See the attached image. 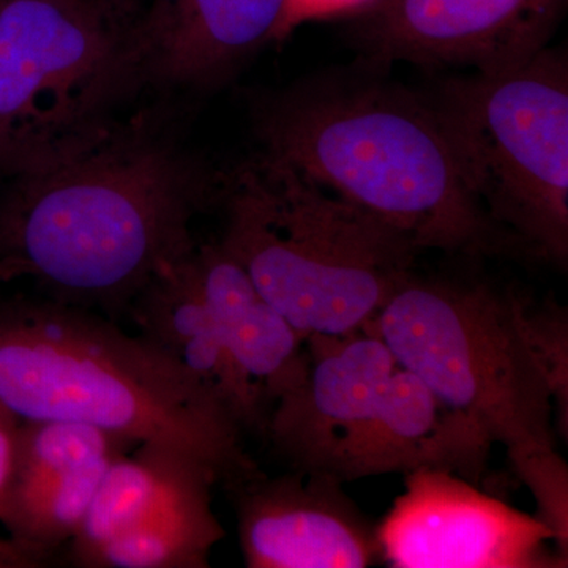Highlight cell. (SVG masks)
<instances>
[{"label": "cell", "mask_w": 568, "mask_h": 568, "mask_svg": "<svg viewBox=\"0 0 568 568\" xmlns=\"http://www.w3.org/2000/svg\"><path fill=\"white\" fill-rule=\"evenodd\" d=\"M263 152L372 213L417 248L470 260L537 261L489 219L425 93L354 59L256 106Z\"/></svg>", "instance_id": "6da1fadb"}, {"label": "cell", "mask_w": 568, "mask_h": 568, "mask_svg": "<svg viewBox=\"0 0 568 568\" xmlns=\"http://www.w3.org/2000/svg\"><path fill=\"white\" fill-rule=\"evenodd\" d=\"M0 204V260L20 261L48 297L126 315L163 264L192 252L211 175L144 122L17 175Z\"/></svg>", "instance_id": "7a4b0ae2"}, {"label": "cell", "mask_w": 568, "mask_h": 568, "mask_svg": "<svg viewBox=\"0 0 568 568\" xmlns=\"http://www.w3.org/2000/svg\"><path fill=\"white\" fill-rule=\"evenodd\" d=\"M0 406L20 422L181 448L223 487L260 469L242 426L189 369L111 317L51 297L0 306Z\"/></svg>", "instance_id": "3957f363"}, {"label": "cell", "mask_w": 568, "mask_h": 568, "mask_svg": "<svg viewBox=\"0 0 568 568\" xmlns=\"http://www.w3.org/2000/svg\"><path fill=\"white\" fill-rule=\"evenodd\" d=\"M219 245L302 338L364 331L417 248L372 213L261 151L227 175Z\"/></svg>", "instance_id": "277c9868"}, {"label": "cell", "mask_w": 568, "mask_h": 568, "mask_svg": "<svg viewBox=\"0 0 568 568\" xmlns=\"http://www.w3.org/2000/svg\"><path fill=\"white\" fill-rule=\"evenodd\" d=\"M523 308L510 287L413 274L362 332L510 455L555 447V399Z\"/></svg>", "instance_id": "5b68a950"}, {"label": "cell", "mask_w": 568, "mask_h": 568, "mask_svg": "<svg viewBox=\"0 0 568 568\" xmlns=\"http://www.w3.org/2000/svg\"><path fill=\"white\" fill-rule=\"evenodd\" d=\"M425 95L489 219L537 261L566 268V48H545L506 70L448 77Z\"/></svg>", "instance_id": "8992f818"}, {"label": "cell", "mask_w": 568, "mask_h": 568, "mask_svg": "<svg viewBox=\"0 0 568 568\" xmlns=\"http://www.w3.org/2000/svg\"><path fill=\"white\" fill-rule=\"evenodd\" d=\"M142 73L140 31H123L103 0H0V174L102 138Z\"/></svg>", "instance_id": "52a82bcc"}, {"label": "cell", "mask_w": 568, "mask_h": 568, "mask_svg": "<svg viewBox=\"0 0 568 568\" xmlns=\"http://www.w3.org/2000/svg\"><path fill=\"white\" fill-rule=\"evenodd\" d=\"M219 477L181 448L141 443L111 463L61 555L80 568H207L226 532L212 507Z\"/></svg>", "instance_id": "ba28073f"}, {"label": "cell", "mask_w": 568, "mask_h": 568, "mask_svg": "<svg viewBox=\"0 0 568 568\" xmlns=\"http://www.w3.org/2000/svg\"><path fill=\"white\" fill-rule=\"evenodd\" d=\"M568 0H365L349 13L355 59L390 70L470 69L489 73L519 65L549 47Z\"/></svg>", "instance_id": "9c48e42d"}, {"label": "cell", "mask_w": 568, "mask_h": 568, "mask_svg": "<svg viewBox=\"0 0 568 568\" xmlns=\"http://www.w3.org/2000/svg\"><path fill=\"white\" fill-rule=\"evenodd\" d=\"M405 493L376 525L381 562L395 568H556L551 530L537 517L446 469L405 474Z\"/></svg>", "instance_id": "30bf717a"}, {"label": "cell", "mask_w": 568, "mask_h": 568, "mask_svg": "<svg viewBox=\"0 0 568 568\" xmlns=\"http://www.w3.org/2000/svg\"><path fill=\"white\" fill-rule=\"evenodd\" d=\"M338 478L264 470L224 485L250 568H365L381 562L376 525L345 495Z\"/></svg>", "instance_id": "8fae6325"}, {"label": "cell", "mask_w": 568, "mask_h": 568, "mask_svg": "<svg viewBox=\"0 0 568 568\" xmlns=\"http://www.w3.org/2000/svg\"><path fill=\"white\" fill-rule=\"evenodd\" d=\"M306 354L304 376L276 399L264 433L293 469L325 474L398 365L368 332L306 339Z\"/></svg>", "instance_id": "7c38bea8"}, {"label": "cell", "mask_w": 568, "mask_h": 568, "mask_svg": "<svg viewBox=\"0 0 568 568\" xmlns=\"http://www.w3.org/2000/svg\"><path fill=\"white\" fill-rule=\"evenodd\" d=\"M491 447L476 426L448 409L417 376L396 366L327 474L345 484L437 467L478 484L487 473Z\"/></svg>", "instance_id": "4fadbf2b"}, {"label": "cell", "mask_w": 568, "mask_h": 568, "mask_svg": "<svg viewBox=\"0 0 568 568\" xmlns=\"http://www.w3.org/2000/svg\"><path fill=\"white\" fill-rule=\"evenodd\" d=\"M293 0H173L140 31L145 73L179 85L219 84L293 28Z\"/></svg>", "instance_id": "5bb4252c"}, {"label": "cell", "mask_w": 568, "mask_h": 568, "mask_svg": "<svg viewBox=\"0 0 568 568\" xmlns=\"http://www.w3.org/2000/svg\"><path fill=\"white\" fill-rule=\"evenodd\" d=\"M194 248L163 264L133 298L126 315L142 336L219 396L242 429L264 433L267 403L235 364L205 304L194 267Z\"/></svg>", "instance_id": "9a60e30c"}, {"label": "cell", "mask_w": 568, "mask_h": 568, "mask_svg": "<svg viewBox=\"0 0 568 568\" xmlns=\"http://www.w3.org/2000/svg\"><path fill=\"white\" fill-rule=\"evenodd\" d=\"M194 267L205 304L246 379L274 403L304 376L305 339L257 293L241 264L216 244L196 245Z\"/></svg>", "instance_id": "2e32d148"}, {"label": "cell", "mask_w": 568, "mask_h": 568, "mask_svg": "<svg viewBox=\"0 0 568 568\" xmlns=\"http://www.w3.org/2000/svg\"><path fill=\"white\" fill-rule=\"evenodd\" d=\"M115 458L82 463L58 452H41L17 459L0 523L36 567L61 558Z\"/></svg>", "instance_id": "e0dca14e"}, {"label": "cell", "mask_w": 568, "mask_h": 568, "mask_svg": "<svg viewBox=\"0 0 568 568\" xmlns=\"http://www.w3.org/2000/svg\"><path fill=\"white\" fill-rule=\"evenodd\" d=\"M515 474L536 499L537 518L551 530L556 552L568 562V467L556 448L507 455Z\"/></svg>", "instance_id": "ac0fdd59"}, {"label": "cell", "mask_w": 568, "mask_h": 568, "mask_svg": "<svg viewBox=\"0 0 568 568\" xmlns=\"http://www.w3.org/2000/svg\"><path fill=\"white\" fill-rule=\"evenodd\" d=\"M526 335L538 361L544 366L552 399L556 418L564 440L568 439V321L566 310L545 302L530 305L525 298L523 308Z\"/></svg>", "instance_id": "d6986e66"}, {"label": "cell", "mask_w": 568, "mask_h": 568, "mask_svg": "<svg viewBox=\"0 0 568 568\" xmlns=\"http://www.w3.org/2000/svg\"><path fill=\"white\" fill-rule=\"evenodd\" d=\"M365 0H293L291 24L295 26L302 18L320 13H343L361 6Z\"/></svg>", "instance_id": "ffe728a7"}, {"label": "cell", "mask_w": 568, "mask_h": 568, "mask_svg": "<svg viewBox=\"0 0 568 568\" xmlns=\"http://www.w3.org/2000/svg\"><path fill=\"white\" fill-rule=\"evenodd\" d=\"M0 567H36V564L13 541L0 540Z\"/></svg>", "instance_id": "44dd1931"}, {"label": "cell", "mask_w": 568, "mask_h": 568, "mask_svg": "<svg viewBox=\"0 0 568 568\" xmlns=\"http://www.w3.org/2000/svg\"><path fill=\"white\" fill-rule=\"evenodd\" d=\"M24 275H29V271L20 261L0 260V283L10 282V280Z\"/></svg>", "instance_id": "7402d4cb"}]
</instances>
